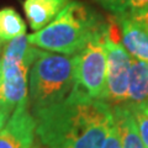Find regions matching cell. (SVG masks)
<instances>
[{
	"instance_id": "6",
	"label": "cell",
	"mask_w": 148,
	"mask_h": 148,
	"mask_svg": "<svg viewBox=\"0 0 148 148\" xmlns=\"http://www.w3.org/2000/svg\"><path fill=\"white\" fill-rule=\"evenodd\" d=\"M106 49V84L104 92V101L111 108L127 104L128 79L132 57L122 45L121 30L119 21L108 22L105 34Z\"/></svg>"
},
{
	"instance_id": "12",
	"label": "cell",
	"mask_w": 148,
	"mask_h": 148,
	"mask_svg": "<svg viewBox=\"0 0 148 148\" xmlns=\"http://www.w3.org/2000/svg\"><path fill=\"white\" fill-rule=\"evenodd\" d=\"M26 35V24L22 17L11 8L0 10V40L4 42Z\"/></svg>"
},
{
	"instance_id": "15",
	"label": "cell",
	"mask_w": 148,
	"mask_h": 148,
	"mask_svg": "<svg viewBox=\"0 0 148 148\" xmlns=\"http://www.w3.org/2000/svg\"><path fill=\"white\" fill-rule=\"evenodd\" d=\"M106 11H109L116 20L128 16V6L126 0H95Z\"/></svg>"
},
{
	"instance_id": "1",
	"label": "cell",
	"mask_w": 148,
	"mask_h": 148,
	"mask_svg": "<svg viewBox=\"0 0 148 148\" xmlns=\"http://www.w3.org/2000/svg\"><path fill=\"white\" fill-rule=\"evenodd\" d=\"M43 148H101L114 127L112 108L72 90L59 104L32 114Z\"/></svg>"
},
{
	"instance_id": "18",
	"label": "cell",
	"mask_w": 148,
	"mask_h": 148,
	"mask_svg": "<svg viewBox=\"0 0 148 148\" xmlns=\"http://www.w3.org/2000/svg\"><path fill=\"white\" fill-rule=\"evenodd\" d=\"M1 80H3V63L0 59V86H1Z\"/></svg>"
},
{
	"instance_id": "9",
	"label": "cell",
	"mask_w": 148,
	"mask_h": 148,
	"mask_svg": "<svg viewBox=\"0 0 148 148\" xmlns=\"http://www.w3.org/2000/svg\"><path fill=\"white\" fill-rule=\"evenodd\" d=\"M71 0H25L24 11L31 30L40 31L61 12Z\"/></svg>"
},
{
	"instance_id": "17",
	"label": "cell",
	"mask_w": 148,
	"mask_h": 148,
	"mask_svg": "<svg viewBox=\"0 0 148 148\" xmlns=\"http://www.w3.org/2000/svg\"><path fill=\"white\" fill-rule=\"evenodd\" d=\"M9 115H10V111L0 106V131H1L3 127L5 126V123L8 122Z\"/></svg>"
},
{
	"instance_id": "5",
	"label": "cell",
	"mask_w": 148,
	"mask_h": 148,
	"mask_svg": "<svg viewBox=\"0 0 148 148\" xmlns=\"http://www.w3.org/2000/svg\"><path fill=\"white\" fill-rule=\"evenodd\" d=\"M106 29L108 24L72 58L74 82L72 90L96 100L104 99L106 84Z\"/></svg>"
},
{
	"instance_id": "2",
	"label": "cell",
	"mask_w": 148,
	"mask_h": 148,
	"mask_svg": "<svg viewBox=\"0 0 148 148\" xmlns=\"http://www.w3.org/2000/svg\"><path fill=\"white\" fill-rule=\"evenodd\" d=\"M108 22L100 14L80 1H69L53 21L27 36L29 43L48 52L74 56L104 30Z\"/></svg>"
},
{
	"instance_id": "19",
	"label": "cell",
	"mask_w": 148,
	"mask_h": 148,
	"mask_svg": "<svg viewBox=\"0 0 148 148\" xmlns=\"http://www.w3.org/2000/svg\"><path fill=\"white\" fill-rule=\"evenodd\" d=\"M4 47H5V46H4V41L0 40V53H1V51H3Z\"/></svg>"
},
{
	"instance_id": "10",
	"label": "cell",
	"mask_w": 148,
	"mask_h": 148,
	"mask_svg": "<svg viewBox=\"0 0 148 148\" xmlns=\"http://www.w3.org/2000/svg\"><path fill=\"white\" fill-rule=\"evenodd\" d=\"M112 114L122 148H146L128 106L126 104L112 106Z\"/></svg>"
},
{
	"instance_id": "7",
	"label": "cell",
	"mask_w": 148,
	"mask_h": 148,
	"mask_svg": "<svg viewBox=\"0 0 148 148\" xmlns=\"http://www.w3.org/2000/svg\"><path fill=\"white\" fill-rule=\"evenodd\" d=\"M36 120L29 111V99L22 100L0 131V148H32Z\"/></svg>"
},
{
	"instance_id": "11",
	"label": "cell",
	"mask_w": 148,
	"mask_h": 148,
	"mask_svg": "<svg viewBox=\"0 0 148 148\" xmlns=\"http://www.w3.org/2000/svg\"><path fill=\"white\" fill-rule=\"evenodd\" d=\"M145 101H148V63L132 58L126 105H136Z\"/></svg>"
},
{
	"instance_id": "3",
	"label": "cell",
	"mask_w": 148,
	"mask_h": 148,
	"mask_svg": "<svg viewBox=\"0 0 148 148\" xmlns=\"http://www.w3.org/2000/svg\"><path fill=\"white\" fill-rule=\"evenodd\" d=\"M73 85L72 58L38 48L29 72L27 85L32 114L64 101Z\"/></svg>"
},
{
	"instance_id": "8",
	"label": "cell",
	"mask_w": 148,
	"mask_h": 148,
	"mask_svg": "<svg viewBox=\"0 0 148 148\" xmlns=\"http://www.w3.org/2000/svg\"><path fill=\"white\" fill-rule=\"evenodd\" d=\"M122 45L132 58L148 63V29L131 17L117 20Z\"/></svg>"
},
{
	"instance_id": "13",
	"label": "cell",
	"mask_w": 148,
	"mask_h": 148,
	"mask_svg": "<svg viewBox=\"0 0 148 148\" xmlns=\"http://www.w3.org/2000/svg\"><path fill=\"white\" fill-rule=\"evenodd\" d=\"M135 117L138 132L145 143L146 148H148V101L136 105H127Z\"/></svg>"
},
{
	"instance_id": "14",
	"label": "cell",
	"mask_w": 148,
	"mask_h": 148,
	"mask_svg": "<svg viewBox=\"0 0 148 148\" xmlns=\"http://www.w3.org/2000/svg\"><path fill=\"white\" fill-rule=\"evenodd\" d=\"M128 17L148 29V0H126Z\"/></svg>"
},
{
	"instance_id": "16",
	"label": "cell",
	"mask_w": 148,
	"mask_h": 148,
	"mask_svg": "<svg viewBox=\"0 0 148 148\" xmlns=\"http://www.w3.org/2000/svg\"><path fill=\"white\" fill-rule=\"evenodd\" d=\"M101 148H122L121 146V140H120L119 131L116 128V125H114V127L110 130L108 137L104 142V145Z\"/></svg>"
},
{
	"instance_id": "4",
	"label": "cell",
	"mask_w": 148,
	"mask_h": 148,
	"mask_svg": "<svg viewBox=\"0 0 148 148\" xmlns=\"http://www.w3.org/2000/svg\"><path fill=\"white\" fill-rule=\"evenodd\" d=\"M38 48L29 43L27 36L10 41L1 58L3 80L0 86V106L11 111L27 99L29 72Z\"/></svg>"
}]
</instances>
